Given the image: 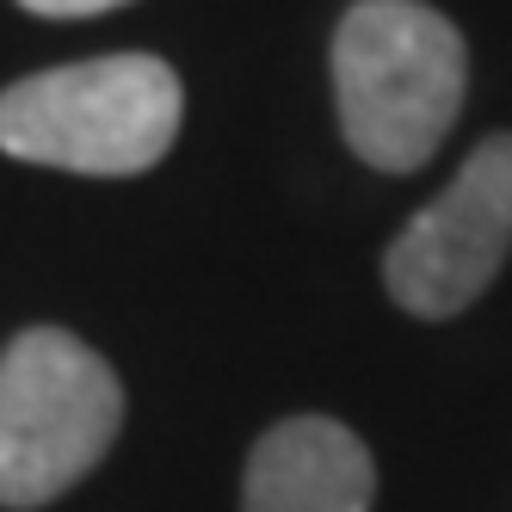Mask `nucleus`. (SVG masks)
Here are the masks:
<instances>
[{"label": "nucleus", "instance_id": "nucleus-1", "mask_svg": "<svg viewBox=\"0 0 512 512\" xmlns=\"http://www.w3.org/2000/svg\"><path fill=\"white\" fill-rule=\"evenodd\" d=\"M469 87L457 25L426 0H358L334 31L340 130L358 161L414 173L451 136Z\"/></svg>", "mask_w": 512, "mask_h": 512}, {"label": "nucleus", "instance_id": "nucleus-2", "mask_svg": "<svg viewBox=\"0 0 512 512\" xmlns=\"http://www.w3.org/2000/svg\"><path fill=\"white\" fill-rule=\"evenodd\" d=\"M179 118V75L161 56L124 50L13 81L0 93V149L31 167L130 179L173 149Z\"/></svg>", "mask_w": 512, "mask_h": 512}, {"label": "nucleus", "instance_id": "nucleus-3", "mask_svg": "<svg viewBox=\"0 0 512 512\" xmlns=\"http://www.w3.org/2000/svg\"><path fill=\"white\" fill-rule=\"evenodd\" d=\"M118 426L112 364L62 327H25L0 352V506L31 512L68 494L112 451Z\"/></svg>", "mask_w": 512, "mask_h": 512}, {"label": "nucleus", "instance_id": "nucleus-4", "mask_svg": "<svg viewBox=\"0 0 512 512\" xmlns=\"http://www.w3.org/2000/svg\"><path fill=\"white\" fill-rule=\"evenodd\" d=\"M506 253H512V136H488L457 167L451 186L395 235L383 278L408 315L445 321L463 315L494 284Z\"/></svg>", "mask_w": 512, "mask_h": 512}, {"label": "nucleus", "instance_id": "nucleus-5", "mask_svg": "<svg viewBox=\"0 0 512 512\" xmlns=\"http://www.w3.org/2000/svg\"><path fill=\"white\" fill-rule=\"evenodd\" d=\"M371 494L377 469L358 432L327 414H297L253 445L241 512H371Z\"/></svg>", "mask_w": 512, "mask_h": 512}, {"label": "nucleus", "instance_id": "nucleus-6", "mask_svg": "<svg viewBox=\"0 0 512 512\" xmlns=\"http://www.w3.org/2000/svg\"><path fill=\"white\" fill-rule=\"evenodd\" d=\"M25 13L38 19H93V13H112V7H130V0H19Z\"/></svg>", "mask_w": 512, "mask_h": 512}]
</instances>
